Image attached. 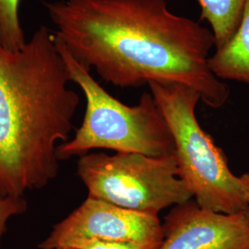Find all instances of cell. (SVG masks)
<instances>
[{"mask_svg":"<svg viewBox=\"0 0 249 249\" xmlns=\"http://www.w3.org/2000/svg\"><path fill=\"white\" fill-rule=\"evenodd\" d=\"M55 37L72 56L108 83L137 88L181 83L206 106L223 107L227 84L208 65L213 32L173 13L166 0L43 1Z\"/></svg>","mask_w":249,"mask_h":249,"instance_id":"obj_1","label":"cell"},{"mask_svg":"<svg viewBox=\"0 0 249 249\" xmlns=\"http://www.w3.org/2000/svg\"><path fill=\"white\" fill-rule=\"evenodd\" d=\"M55 35L39 27L25 45L0 44V192L24 196L46 187L58 174V142L73 127L80 96Z\"/></svg>","mask_w":249,"mask_h":249,"instance_id":"obj_2","label":"cell"},{"mask_svg":"<svg viewBox=\"0 0 249 249\" xmlns=\"http://www.w3.org/2000/svg\"><path fill=\"white\" fill-rule=\"evenodd\" d=\"M71 80L86 98L83 122L71 141L57 147L59 160L83 156L94 149L151 157L175 155V142L166 118L151 92H144L136 106H126L112 96L76 60L55 37Z\"/></svg>","mask_w":249,"mask_h":249,"instance_id":"obj_3","label":"cell"},{"mask_svg":"<svg viewBox=\"0 0 249 249\" xmlns=\"http://www.w3.org/2000/svg\"><path fill=\"white\" fill-rule=\"evenodd\" d=\"M148 85L173 135L179 176L197 205L227 214L249 208L240 177L232 174L224 151L197 121L199 93L181 83Z\"/></svg>","mask_w":249,"mask_h":249,"instance_id":"obj_4","label":"cell"},{"mask_svg":"<svg viewBox=\"0 0 249 249\" xmlns=\"http://www.w3.org/2000/svg\"><path fill=\"white\" fill-rule=\"evenodd\" d=\"M78 175L89 197L143 213L158 216L193 198L179 176L176 155L87 153L78 161Z\"/></svg>","mask_w":249,"mask_h":249,"instance_id":"obj_5","label":"cell"},{"mask_svg":"<svg viewBox=\"0 0 249 249\" xmlns=\"http://www.w3.org/2000/svg\"><path fill=\"white\" fill-rule=\"evenodd\" d=\"M82 238L129 242L159 249L163 239L162 223L156 215L127 210L87 197L62 222L53 226L38 249H57Z\"/></svg>","mask_w":249,"mask_h":249,"instance_id":"obj_6","label":"cell"},{"mask_svg":"<svg viewBox=\"0 0 249 249\" xmlns=\"http://www.w3.org/2000/svg\"><path fill=\"white\" fill-rule=\"evenodd\" d=\"M162 231L159 249H249V207L236 213H222L190 199L173 207Z\"/></svg>","mask_w":249,"mask_h":249,"instance_id":"obj_7","label":"cell"},{"mask_svg":"<svg viewBox=\"0 0 249 249\" xmlns=\"http://www.w3.org/2000/svg\"><path fill=\"white\" fill-rule=\"evenodd\" d=\"M210 70L220 80H234L249 85V0L240 23L225 45L208 59Z\"/></svg>","mask_w":249,"mask_h":249,"instance_id":"obj_8","label":"cell"},{"mask_svg":"<svg viewBox=\"0 0 249 249\" xmlns=\"http://www.w3.org/2000/svg\"><path fill=\"white\" fill-rule=\"evenodd\" d=\"M201 9V18L212 28L215 48L225 45L240 23L247 0H196Z\"/></svg>","mask_w":249,"mask_h":249,"instance_id":"obj_9","label":"cell"},{"mask_svg":"<svg viewBox=\"0 0 249 249\" xmlns=\"http://www.w3.org/2000/svg\"><path fill=\"white\" fill-rule=\"evenodd\" d=\"M21 0H0V44L9 50H18L27 43L18 17Z\"/></svg>","mask_w":249,"mask_h":249,"instance_id":"obj_10","label":"cell"},{"mask_svg":"<svg viewBox=\"0 0 249 249\" xmlns=\"http://www.w3.org/2000/svg\"><path fill=\"white\" fill-rule=\"evenodd\" d=\"M27 208L24 196H4L0 192V247L9 220L14 216L24 213Z\"/></svg>","mask_w":249,"mask_h":249,"instance_id":"obj_11","label":"cell"},{"mask_svg":"<svg viewBox=\"0 0 249 249\" xmlns=\"http://www.w3.org/2000/svg\"><path fill=\"white\" fill-rule=\"evenodd\" d=\"M65 248L72 249H150L135 243L102 240L96 238L77 239L71 242Z\"/></svg>","mask_w":249,"mask_h":249,"instance_id":"obj_12","label":"cell"},{"mask_svg":"<svg viewBox=\"0 0 249 249\" xmlns=\"http://www.w3.org/2000/svg\"><path fill=\"white\" fill-rule=\"evenodd\" d=\"M240 179L242 185H243V188H244V191H245V194H246L247 200H248L249 204V174L242 175L240 177Z\"/></svg>","mask_w":249,"mask_h":249,"instance_id":"obj_13","label":"cell"},{"mask_svg":"<svg viewBox=\"0 0 249 249\" xmlns=\"http://www.w3.org/2000/svg\"><path fill=\"white\" fill-rule=\"evenodd\" d=\"M70 249V248H59V249Z\"/></svg>","mask_w":249,"mask_h":249,"instance_id":"obj_14","label":"cell"}]
</instances>
